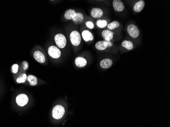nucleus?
Instances as JSON below:
<instances>
[{
    "label": "nucleus",
    "mask_w": 170,
    "mask_h": 127,
    "mask_svg": "<svg viewBox=\"0 0 170 127\" xmlns=\"http://www.w3.org/2000/svg\"><path fill=\"white\" fill-rule=\"evenodd\" d=\"M65 112V108L61 105H57L52 109V116L53 118L59 120L63 118Z\"/></svg>",
    "instance_id": "1"
},
{
    "label": "nucleus",
    "mask_w": 170,
    "mask_h": 127,
    "mask_svg": "<svg viewBox=\"0 0 170 127\" xmlns=\"http://www.w3.org/2000/svg\"><path fill=\"white\" fill-rule=\"evenodd\" d=\"M54 41L57 46L60 48H64L67 43L65 36L62 34H58L54 36Z\"/></svg>",
    "instance_id": "2"
},
{
    "label": "nucleus",
    "mask_w": 170,
    "mask_h": 127,
    "mask_svg": "<svg viewBox=\"0 0 170 127\" xmlns=\"http://www.w3.org/2000/svg\"><path fill=\"white\" fill-rule=\"evenodd\" d=\"M70 39L72 44L74 46H78L81 42V36L78 31H73L70 35Z\"/></svg>",
    "instance_id": "3"
},
{
    "label": "nucleus",
    "mask_w": 170,
    "mask_h": 127,
    "mask_svg": "<svg viewBox=\"0 0 170 127\" xmlns=\"http://www.w3.org/2000/svg\"><path fill=\"white\" fill-rule=\"evenodd\" d=\"M127 33L131 37L137 38L139 35V31L137 26L135 24H130L128 26L127 28Z\"/></svg>",
    "instance_id": "4"
},
{
    "label": "nucleus",
    "mask_w": 170,
    "mask_h": 127,
    "mask_svg": "<svg viewBox=\"0 0 170 127\" xmlns=\"http://www.w3.org/2000/svg\"><path fill=\"white\" fill-rule=\"evenodd\" d=\"M48 54L53 59H58L61 56V52L56 46H51L48 49Z\"/></svg>",
    "instance_id": "5"
},
{
    "label": "nucleus",
    "mask_w": 170,
    "mask_h": 127,
    "mask_svg": "<svg viewBox=\"0 0 170 127\" xmlns=\"http://www.w3.org/2000/svg\"><path fill=\"white\" fill-rule=\"evenodd\" d=\"M16 102L17 105L19 106H25L29 102V98L26 94H19L16 98Z\"/></svg>",
    "instance_id": "6"
},
{
    "label": "nucleus",
    "mask_w": 170,
    "mask_h": 127,
    "mask_svg": "<svg viewBox=\"0 0 170 127\" xmlns=\"http://www.w3.org/2000/svg\"><path fill=\"white\" fill-rule=\"evenodd\" d=\"M113 6L114 10L117 12H120L123 11L125 6L121 1L120 0H114L113 2Z\"/></svg>",
    "instance_id": "7"
},
{
    "label": "nucleus",
    "mask_w": 170,
    "mask_h": 127,
    "mask_svg": "<svg viewBox=\"0 0 170 127\" xmlns=\"http://www.w3.org/2000/svg\"><path fill=\"white\" fill-rule=\"evenodd\" d=\"M104 12L102 10L99 8H94L91 11V15L94 19H98L103 15Z\"/></svg>",
    "instance_id": "8"
},
{
    "label": "nucleus",
    "mask_w": 170,
    "mask_h": 127,
    "mask_svg": "<svg viewBox=\"0 0 170 127\" xmlns=\"http://www.w3.org/2000/svg\"><path fill=\"white\" fill-rule=\"evenodd\" d=\"M34 59L40 63H43L45 62V57L42 52L40 51H36L34 52Z\"/></svg>",
    "instance_id": "9"
},
{
    "label": "nucleus",
    "mask_w": 170,
    "mask_h": 127,
    "mask_svg": "<svg viewBox=\"0 0 170 127\" xmlns=\"http://www.w3.org/2000/svg\"><path fill=\"white\" fill-rule=\"evenodd\" d=\"M102 36L106 41H111L113 38L114 33L109 30H105L102 32Z\"/></svg>",
    "instance_id": "10"
},
{
    "label": "nucleus",
    "mask_w": 170,
    "mask_h": 127,
    "mask_svg": "<svg viewBox=\"0 0 170 127\" xmlns=\"http://www.w3.org/2000/svg\"><path fill=\"white\" fill-rule=\"evenodd\" d=\"M113 65V61L111 59H104L101 61L100 66L103 69H108L110 68Z\"/></svg>",
    "instance_id": "11"
},
{
    "label": "nucleus",
    "mask_w": 170,
    "mask_h": 127,
    "mask_svg": "<svg viewBox=\"0 0 170 127\" xmlns=\"http://www.w3.org/2000/svg\"><path fill=\"white\" fill-rule=\"evenodd\" d=\"M82 35L83 39L86 42L91 41L94 39V37L93 34L90 32V31L88 30H84L83 31L82 33Z\"/></svg>",
    "instance_id": "12"
},
{
    "label": "nucleus",
    "mask_w": 170,
    "mask_h": 127,
    "mask_svg": "<svg viewBox=\"0 0 170 127\" xmlns=\"http://www.w3.org/2000/svg\"><path fill=\"white\" fill-rule=\"evenodd\" d=\"M87 63V60L82 57H77L75 60L76 66L80 68H82L86 66Z\"/></svg>",
    "instance_id": "13"
},
{
    "label": "nucleus",
    "mask_w": 170,
    "mask_h": 127,
    "mask_svg": "<svg viewBox=\"0 0 170 127\" xmlns=\"http://www.w3.org/2000/svg\"><path fill=\"white\" fill-rule=\"evenodd\" d=\"M95 47L99 50H104L108 47V41H100L97 42L95 44Z\"/></svg>",
    "instance_id": "14"
},
{
    "label": "nucleus",
    "mask_w": 170,
    "mask_h": 127,
    "mask_svg": "<svg viewBox=\"0 0 170 127\" xmlns=\"http://www.w3.org/2000/svg\"><path fill=\"white\" fill-rule=\"evenodd\" d=\"M144 7H145V2L144 1L141 0L135 4L133 7V10L135 12H141L144 9Z\"/></svg>",
    "instance_id": "15"
},
{
    "label": "nucleus",
    "mask_w": 170,
    "mask_h": 127,
    "mask_svg": "<svg viewBox=\"0 0 170 127\" xmlns=\"http://www.w3.org/2000/svg\"><path fill=\"white\" fill-rule=\"evenodd\" d=\"M76 12L75 10L73 9H69L67 10L65 13L64 17L66 19H68V20L73 19L76 15Z\"/></svg>",
    "instance_id": "16"
},
{
    "label": "nucleus",
    "mask_w": 170,
    "mask_h": 127,
    "mask_svg": "<svg viewBox=\"0 0 170 127\" xmlns=\"http://www.w3.org/2000/svg\"><path fill=\"white\" fill-rule=\"evenodd\" d=\"M72 21L76 24H79L82 23L84 21V16L83 14H82L80 12L76 13Z\"/></svg>",
    "instance_id": "17"
},
{
    "label": "nucleus",
    "mask_w": 170,
    "mask_h": 127,
    "mask_svg": "<svg viewBox=\"0 0 170 127\" xmlns=\"http://www.w3.org/2000/svg\"><path fill=\"white\" fill-rule=\"evenodd\" d=\"M121 45H122V47L125 48L127 50H132L133 48V44L132 42H131L130 41L124 40L122 42Z\"/></svg>",
    "instance_id": "18"
},
{
    "label": "nucleus",
    "mask_w": 170,
    "mask_h": 127,
    "mask_svg": "<svg viewBox=\"0 0 170 127\" xmlns=\"http://www.w3.org/2000/svg\"><path fill=\"white\" fill-rule=\"evenodd\" d=\"M27 79L28 80L31 85L34 86L37 84V79L35 76L30 75L27 77Z\"/></svg>",
    "instance_id": "19"
},
{
    "label": "nucleus",
    "mask_w": 170,
    "mask_h": 127,
    "mask_svg": "<svg viewBox=\"0 0 170 127\" xmlns=\"http://www.w3.org/2000/svg\"><path fill=\"white\" fill-rule=\"evenodd\" d=\"M120 26L119 22L117 21H112L111 23L108 24L107 25L108 28H109V30H113L114 29L117 28Z\"/></svg>",
    "instance_id": "20"
},
{
    "label": "nucleus",
    "mask_w": 170,
    "mask_h": 127,
    "mask_svg": "<svg viewBox=\"0 0 170 127\" xmlns=\"http://www.w3.org/2000/svg\"><path fill=\"white\" fill-rule=\"evenodd\" d=\"M97 26L99 28H104L107 26L108 25V21L104 19H99L96 22Z\"/></svg>",
    "instance_id": "21"
},
{
    "label": "nucleus",
    "mask_w": 170,
    "mask_h": 127,
    "mask_svg": "<svg viewBox=\"0 0 170 127\" xmlns=\"http://www.w3.org/2000/svg\"><path fill=\"white\" fill-rule=\"evenodd\" d=\"M27 78V76L26 74H23L21 76H20L19 77L17 78V83H24L26 81Z\"/></svg>",
    "instance_id": "22"
},
{
    "label": "nucleus",
    "mask_w": 170,
    "mask_h": 127,
    "mask_svg": "<svg viewBox=\"0 0 170 127\" xmlns=\"http://www.w3.org/2000/svg\"><path fill=\"white\" fill-rule=\"evenodd\" d=\"M86 25L87 26V27H88L89 28H90V29H92V28H94V24L92 22V21H87L86 23Z\"/></svg>",
    "instance_id": "23"
},
{
    "label": "nucleus",
    "mask_w": 170,
    "mask_h": 127,
    "mask_svg": "<svg viewBox=\"0 0 170 127\" xmlns=\"http://www.w3.org/2000/svg\"><path fill=\"white\" fill-rule=\"evenodd\" d=\"M12 72L13 73H17L19 69V65L17 64H14L12 66Z\"/></svg>",
    "instance_id": "24"
},
{
    "label": "nucleus",
    "mask_w": 170,
    "mask_h": 127,
    "mask_svg": "<svg viewBox=\"0 0 170 127\" xmlns=\"http://www.w3.org/2000/svg\"><path fill=\"white\" fill-rule=\"evenodd\" d=\"M23 68H24V70H27V69L28 68V63L27 62H23Z\"/></svg>",
    "instance_id": "25"
},
{
    "label": "nucleus",
    "mask_w": 170,
    "mask_h": 127,
    "mask_svg": "<svg viewBox=\"0 0 170 127\" xmlns=\"http://www.w3.org/2000/svg\"><path fill=\"white\" fill-rule=\"evenodd\" d=\"M108 47H112L113 45V43L111 42V41H108Z\"/></svg>",
    "instance_id": "26"
}]
</instances>
